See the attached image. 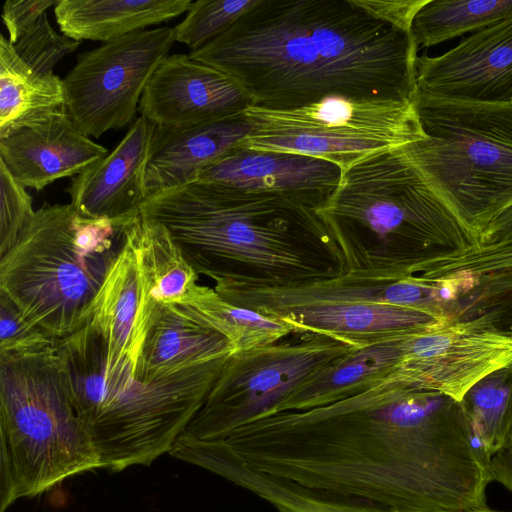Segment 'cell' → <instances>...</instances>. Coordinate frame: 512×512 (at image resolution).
Wrapping results in <instances>:
<instances>
[{
	"label": "cell",
	"instance_id": "2e32d148",
	"mask_svg": "<svg viewBox=\"0 0 512 512\" xmlns=\"http://www.w3.org/2000/svg\"><path fill=\"white\" fill-rule=\"evenodd\" d=\"M341 174L337 165L319 158L238 145L204 167L195 181L277 193L316 209L336 189Z\"/></svg>",
	"mask_w": 512,
	"mask_h": 512
},
{
	"label": "cell",
	"instance_id": "ac0fdd59",
	"mask_svg": "<svg viewBox=\"0 0 512 512\" xmlns=\"http://www.w3.org/2000/svg\"><path fill=\"white\" fill-rule=\"evenodd\" d=\"M423 281H448L456 296L453 321L481 320L512 335V242L476 246L422 266Z\"/></svg>",
	"mask_w": 512,
	"mask_h": 512
},
{
	"label": "cell",
	"instance_id": "4dcf8cb0",
	"mask_svg": "<svg viewBox=\"0 0 512 512\" xmlns=\"http://www.w3.org/2000/svg\"><path fill=\"white\" fill-rule=\"evenodd\" d=\"M77 41L56 32L44 13L37 23L14 45L19 58L33 71L44 76L54 73V66L80 45Z\"/></svg>",
	"mask_w": 512,
	"mask_h": 512
},
{
	"label": "cell",
	"instance_id": "8992f818",
	"mask_svg": "<svg viewBox=\"0 0 512 512\" xmlns=\"http://www.w3.org/2000/svg\"><path fill=\"white\" fill-rule=\"evenodd\" d=\"M134 218L95 219L70 203H44L0 257V293L56 340L72 335L89 322Z\"/></svg>",
	"mask_w": 512,
	"mask_h": 512
},
{
	"label": "cell",
	"instance_id": "83f0119b",
	"mask_svg": "<svg viewBox=\"0 0 512 512\" xmlns=\"http://www.w3.org/2000/svg\"><path fill=\"white\" fill-rule=\"evenodd\" d=\"M228 337L237 351L267 346L291 334L280 321L224 300L214 288L197 284L184 303Z\"/></svg>",
	"mask_w": 512,
	"mask_h": 512
},
{
	"label": "cell",
	"instance_id": "5bb4252c",
	"mask_svg": "<svg viewBox=\"0 0 512 512\" xmlns=\"http://www.w3.org/2000/svg\"><path fill=\"white\" fill-rule=\"evenodd\" d=\"M416 92L479 102L512 101V16L446 53L416 61Z\"/></svg>",
	"mask_w": 512,
	"mask_h": 512
},
{
	"label": "cell",
	"instance_id": "f546056e",
	"mask_svg": "<svg viewBox=\"0 0 512 512\" xmlns=\"http://www.w3.org/2000/svg\"><path fill=\"white\" fill-rule=\"evenodd\" d=\"M258 0H197L174 27L175 41L196 51L227 31Z\"/></svg>",
	"mask_w": 512,
	"mask_h": 512
},
{
	"label": "cell",
	"instance_id": "74e56055",
	"mask_svg": "<svg viewBox=\"0 0 512 512\" xmlns=\"http://www.w3.org/2000/svg\"><path fill=\"white\" fill-rule=\"evenodd\" d=\"M471 512H507V511H497V510L490 509L489 507H486L484 509L477 510V511H471Z\"/></svg>",
	"mask_w": 512,
	"mask_h": 512
},
{
	"label": "cell",
	"instance_id": "30bf717a",
	"mask_svg": "<svg viewBox=\"0 0 512 512\" xmlns=\"http://www.w3.org/2000/svg\"><path fill=\"white\" fill-rule=\"evenodd\" d=\"M235 351L180 436L220 440L248 421L274 410L307 378L354 350L313 334Z\"/></svg>",
	"mask_w": 512,
	"mask_h": 512
},
{
	"label": "cell",
	"instance_id": "f1b7e54d",
	"mask_svg": "<svg viewBox=\"0 0 512 512\" xmlns=\"http://www.w3.org/2000/svg\"><path fill=\"white\" fill-rule=\"evenodd\" d=\"M460 403L475 440L490 459L503 443L512 420V364L479 379Z\"/></svg>",
	"mask_w": 512,
	"mask_h": 512
},
{
	"label": "cell",
	"instance_id": "d4e9b609",
	"mask_svg": "<svg viewBox=\"0 0 512 512\" xmlns=\"http://www.w3.org/2000/svg\"><path fill=\"white\" fill-rule=\"evenodd\" d=\"M142 274L149 319L159 305L182 304L196 287L198 274L161 223L139 214L126 228Z\"/></svg>",
	"mask_w": 512,
	"mask_h": 512
},
{
	"label": "cell",
	"instance_id": "9c48e42d",
	"mask_svg": "<svg viewBox=\"0 0 512 512\" xmlns=\"http://www.w3.org/2000/svg\"><path fill=\"white\" fill-rule=\"evenodd\" d=\"M252 129L239 146L319 158L342 172L361 158L426 139L412 102L329 98L274 110L248 107Z\"/></svg>",
	"mask_w": 512,
	"mask_h": 512
},
{
	"label": "cell",
	"instance_id": "44dd1931",
	"mask_svg": "<svg viewBox=\"0 0 512 512\" xmlns=\"http://www.w3.org/2000/svg\"><path fill=\"white\" fill-rule=\"evenodd\" d=\"M89 323L107 343V360L135 366L148 328L146 294L136 252L126 236L92 305Z\"/></svg>",
	"mask_w": 512,
	"mask_h": 512
},
{
	"label": "cell",
	"instance_id": "e575fe53",
	"mask_svg": "<svg viewBox=\"0 0 512 512\" xmlns=\"http://www.w3.org/2000/svg\"><path fill=\"white\" fill-rule=\"evenodd\" d=\"M382 20L411 32L414 18L427 0H360Z\"/></svg>",
	"mask_w": 512,
	"mask_h": 512
},
{
	"label": "cell",
	"instance_id": "7c38bea8",
	"mask_svg": "<svg viewBox=\"0 0 512 512\" xmlns=\"http://www.w3.org/2000/svg\"><path fill=\"white\" fill-rule=\"evenodd\" d=\"M214 290L234 305L280 321L291 333L324 336L355 349L449 321L421 310L387 303L349 299L287 301L227 285H215Z\"/></svg>",
	"mask_w": 512,
	"mask_h": 512
},
{
	"label": "cell",
	"instance_id": "6da1fadb",
	"mask_svg": "<svg viewBox=\"0 0 512 512\" xmlns=\"http://www.w3.org/2000/svg\"><path fill=\"white\" fill-rule=\"evenodd\" d=\"M217 441L257 472L377 512L488 507L490 459L460 401L399 367L351 397L262 415Z\"/></svg>",
	"mask_w": 512,
	"mask_h": 512
},
{
	"label": "cell",
	"instance_id": "277c9868",
	"mask_svg": "<svg viewBox=\"0 0 512 512\" xmlns=\"http://www.w3.org/2000/svg\"><path fill=\"white\" fill-rule=\"evenodd\" d=\"M349 274L405 279L478 246L409 161L403 146L369 154L315 209Z\"/></svg>",
	"mask_w": 512,
	"mask_h": 512
},
{
	"label": "cell",
	"instance_id": "52a82bcc",
	"mask_svg": "<svg viewBox=\"0 0 512 512\" xmlns=\"http://www.w3.org/2000/svg\"><path fill=\"white\" fill-rule=\"evenodd\" d=\"M98 468L56 348L0 355V512Z\"/></svg>",
	"mask_w": 512,
	"mask_h": 512
},
{
	"label": "cell",
	"instance_id": "1f68e13d",
	"mask_svg": "<svg viewBox=\"0 0 512 512\" xmlns=\"http://www.w3.org/2000/svg\"><path fill=\"white\" fill-rule=\"evenodd\" d=\"M58 340L29 322L16 305L0 293V355H29L56 348Z\"/></svg>",
	"mask_w": 512,
	"mask_h": 512
},
{
	"label": "cell",
	"instance_id": "ffe728a7",
	"mask_svg": "<svg viewBox=\"0 0 512 512\" xmlns=\"http://www.w3.org/2000/svg\"><path fill=\"white\" fill-rule=\"evenodd\" d=\"M251 129L244 114L207 124L155 126L146 168L147 197L195 181L204 167L238 146Z\"/></svg>",
	"mask_w": 512,
	"mask_h": 512
},
{
	"label": "cell",
	"instance_id": "4316f807",
	"mask_svg": "<svg viewBox=\"0 0 512 512\" xmlns=\"http://www.w3.org/2000/svg\"><path fill=\"white\" fill-rule=\"evenodd\" d=\"M512 16V0H427L411 33L417 47H431L477 32Z\"/></svg>",
	"mask_w": 512,
	"mask_h": 512
},
{
	"label": "cell",
	"instance_id": "cb8c5ba5",
	"mask_svg": "<svg viewBox=\"0 0 512 512\" xmlns=\"http://www.w3.org/2000/svg\"><path fill=\"white\" fill-rule=\"evenodd\" d=\"M191 0H59L55 20L62 34L103 43L187 12Z\"/></svg>",
	"mask_w": 512,
	"mask_h": 512
},
{
	"label": "cell",
	"instance_id": "4fadbf2b",
	"mask_svg": "<svg viewBox=\"0 0 512 512\" xmlns=\"http://www.w3.org/2000/svg\"><path fill=\"white\" fill-rule=\"evenodd\" d=\"M251 101L225 73L189 54L166 56L149 79L138 111L155 126L183 127L243 115Z\"/></svg>",
	"mask_w": 512,
	"mask_h": 512
},
{
	"label": "cell",
	"instance_id": "e0dca14e",
	"mask_svg": "<svg viewBox=\"0 0 512 512\" xmlns=\"http://www.w3.org/2000/svg\"><path fill=\"white\" fill-rule=\"evenodd\" d=\"M155 126L140 116L118 145L72 177L70 204L95 219H132L147 198L146 168Z\"/></svg>",
	"mask_w": 512,
	"mask_h": 512
},
{
	"label": "cell",
	"instance_id": "836d02e7",
	"mask_svg": "<svg viewBox=\"0 0 512 512\" xmlns=\"http://www.w3.org/2000/svg\"><path fill=\"white\" fill-rule=\"evenodd\" d=\"M59 0H6L3 5L2 20L9 33V42L15 44L29 31Z\"/></svg>",
	"mask_w": 512,
	"mask_h": 512
},
{
	"label": "cell",
	"instance_id": "8fae6325",
	"mask_svg": "<svg viewBox=\"0 0 512 512\" xmlns=\"http://www.w3.org/2000/svg\"><path fill=\"white\" fill-rule=\"evenodd\" d=\"M175 42L174 27L133 32L78 55L64 80L65 107L86 136L130 124L144 89Z\"/></svg>",
	"mask_w": 512,
	"mask_h": 512
},
{
	"label": "cell",
	"instance_id": "ba28073f",
	"mask_svg": "<svg viewBox=\"0 0 512 512\" xmlns=\"http://www.w3.org/2000/svg\"><path fill=\"white\" fill-rule=\"evenodd\" d=\"M426 139L403 146L425 182L478 240L512 205V101L415 93Z\"/></svg>",
	"mask_w": 512,
	"mask_h": 512
},
{
	"label": "cell",
	"instance_id": "484cf974",
	"mask_svg": "<svg viewBox=\"0 0 512 512\" xmlns=\"http://www.w3.org/2000/svg\"><path fill=\"white\" fill-rule=\"evenodd\" d=\"M65 105L64 80L33 71L0 37V139Z\"/></svg>",
	"mask_w": 512,
	"mask_h": 512
},
{
	"label": "cell",
	"instance_id": "d6986e66",
	"mask_svg": "<svg viewBox=\"0 0 512 512\" xmlns=\"http://www.w3.org/2000/svg\"><path fill=\"white\" fill-rule=\"evenodd\" d=\"M237 351L234 343L186 304L159 305L152 312L136 366L152 381Z\"/></svg>",
	"mask_w": 512,
	"mask_h": 512
},
{
	"label": "cell",
	"instance_id": "7402d4cb",
	"mask_svg": "<svg viewBox=\"0 0 512 512\" xmlns=\"http://www.w3.org/2000/svg\"><path fill=\"white\" fill-rule=\"evenodd\" d=\"M177 458L247 490L269 503L278 512H377L358 503L318 493L257 472L217 441L185 440L177 450Z\"/></svg>",
	"mask_w": 512,
	"mask_h": 512
},
{
	"label": "cell",
	"instance_id": "d6a6232c",
	"mask_svg": "<svg viewBox=\"0 0 512 512\" xmlns=\"http://www.w3.org/2000/svg\"><path fill=\"white\" fill-rule=\"evenodd\" d=\"M0 257L17 242L32 220V198L0 161Z\"/></svg>",
	"mask_w": 512,
	"mask_h": 512
},
{
	"label": "cell",
	"instance_id": "d590c367",
	"mask_svg": "<svg viewBox=\"0 0 512 512\" xmlns=\"http://www.w3.org/2000/svg\"><path fill=\"white\" fill-rule=\"evenodd\" d=\"M493 480L512 492V420L503 443L490 457Z\"/></svg>",
	"mask_w": 512,
	"mask_h": 512
},
{
	"label": "cell",
	"instance_id": "7a4b0ae2",
	"mask_svg": "<svg viewBox=\"0 0 512 512\" xmlns=\"http://www.w3.org/2000/svg\"><path fill=\"white\" fill-rule=\"evenodd\" d=\"M411 32L360 0H258L189 56L231 77L251 106L294 109L329 98L412 102Z\"/></svg>",
	"mask_w": 512,
	"mask_h": 512
},
{
	"label": "cell",
	"instance_id": "603a6c76",
	"mask_svg": "<svg viewBox=\"0 0 512 512\" xmlns=\"http://www.w3.org/2000/svg\"><path fill=\"white\" fill-rule=\"evenodd\" d=\"M406 336L352 351L307 378L267 414L309 410L365 390L399 367Z\"/></svg>",
	"mask_w": 512,
	"mask_h": 512
},
{
	"label": "cell",
	"instance_id": "3957f363",
	"mask_svg": "<svg viewBox=\"0 0 512 512\" xmlns=\"http://www.w3.org/2000/svg\"><path fill=\"white\" fill-rule=\"evenodd\" d=\"M139 212L215 285L289 288L346 273L315 209L285 195L193 181L149 195Z\"/></svg>",
	"mask_w": 512,
	"mask_h": 512
},
{
	"label": "cell",
	"instance_id": "5b68a950",
	"mask_svg": "<svg viewBox=\"0 0 512 512\" xmlns=\"http://www.w3.org/2000/svg\"><path fill=\"white\" fill-rule=\"evenodd\" d=\"M73 406L99 452L101 468L150 465L171 451L201 408L222 357L152 381L129 360H107V343L89 322L56 345Z\"/></svg>",
	"mask_w": 512,
	"mask_h": 512
},
{
	"label": "cell",
	"instance_id": "9a60e30c",
	"mask_svg": "<svg viewBox=\"0 0 512 512\" xmlns=\"http://www.w3.org/2000/svg\"><path fill=\"white\" fill-rule=\"evenodd\" d=\"M108 153L81 132L65 105L0 139V161L25 188L36 191L80 174Z\"/></svg>",
	"mask_w": 512,
	"mask_h": 512
},
{
	"label": "cell",
	"instance_id": "8d00e7d4",
	"mask_svg": "<svg viewBox=\"0 0 512 512\" xmlns=\"http://www.w3.org/2000/svg\"><path fill=\"white\" fill-rule=\"evenodd\" d=\"M512 242V205L496 216L478 238L479 246Z\"/></svg>",
	"mask_w": 512,
	"mask_h": 512
}]
</instances>
